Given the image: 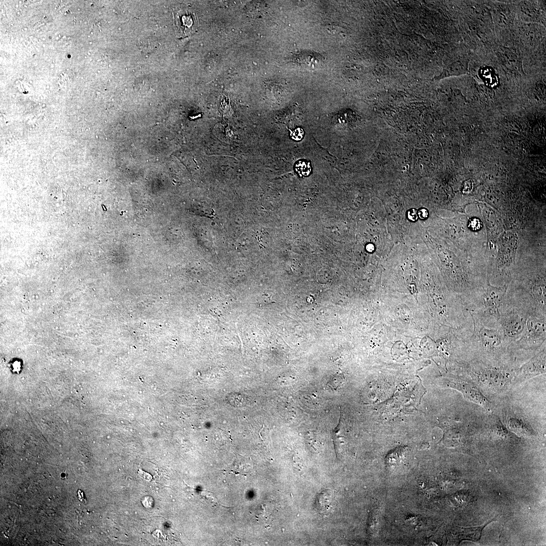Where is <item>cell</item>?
I'll list each match as a JSON object with an SVG mask.
<instances>
[{
    "label": "cell",
    "mask_w": 546,
    "mask_h": 546,
    "mask_svg": "<svg viewBox=\"0 0 546 546\" xmlns=\"http://www.w3.org/2000/svg\"><path fill=\"white\" fill-rule=\"evenodd\" d=\"M469 312L472 318L473 330L467 340V347H474L491 356L511 351L498 320L489 315Z\"/></svg>",
    "instance_id": "6da1fadb"
},
{
    "label": "cell",
    "mask_w": 546,
    "mask_h": 546,
    "mask_svg": "<svg viewBox=\"0 0 546 546\" xmlns=\"http://www.w3.org/2000/svg\"><path fill=\"white\" fill-rule=\"evenodd\" d=\"M531 315L536 316L526 303L506 292L500 309L499 322L511 350L514 343L522 336L527 319Z\"/></svg>",
    "instance_id": "7a4b0ae2"
},
{
    "label": "cell",
    "mask_w": 546,
    "mask_h": 546,
    "mask_svg": "<svg viewBox=\"0 0 546 546\" xmlns=\"http://www.w3.org/2000/svg\"><path fill=\"white\" fill-rule=\"evenodd\" d=\"M546 317L530 316L522 336L513 344V350H537L545 347Z\"/></svg>",
    "instance_id": "3957f363"
},
{
    "label": "cell",
    "mask_w": 546,
    "mask_h": 546,
    "mask_svg": "<svg viewBox=\"0 0 546 546\" xmlns=\"http://www.w3.org/2000/svg\"><path fill=\"white\" fill-rule=\"evenodd\" d=\"M508 285L494 286L489 281L484 286L479 300L471 312L489 315L499 321L500 309L507 292Z\"/></svg>",
    "instance_id": "277c9868"
},
{
    "label": "cell",
    "mask_w": 546,
    "mask_h": 546,
    "mask_svg": "<svg viewBox=\"0 0 546 546\" xmlns=\"http://www.w3.org/2000/svg\"><path fill=\"white\" fill-rule=\"evenodd\" d=\"M545 347L536 353L528 361L515 370L514 380L520 383L545 373Z\"/></svg>",
    "instance_id": "5b68a950"
},
{
    "label": "cell",
    "mask_w": 546,
    "mask_h": 546,
    "mask_svg": "<svg viewBox=\"0 0 546 546\" xmlns=\"http://www.w3.org/2000/svg\"><path fill=\"white\" fill-rule=\"evenodd\" d=\"M447 385L460 391L468 399L486 409L491 408V403L490 401L472 383L461 380H453L448 381Z\"/></svg>",
    "instance_id": "8992f818"
},
{
    "label": "cell",
    "mask_w": 546,
    "mask_h": 546,
    "mask_svg": "<svg viewBox=\"0 0 546 546\" xmlns=\"http://www.w3.org/2000/svg\"><path fill=\"white\" fill-rule=\"evenodd\" d=\"M497 56L504 68L509 73L516 75H523L522 59L516 49L506 47H500Z\"/></svg>",
    "instance_id": "52a82bcc"
},
{
    "label": "cell",
    "mask_w": 546,
    "mask_h": 546,
    "mask_svg": "<svg viewBox=\"0 0 546 546\" xmlns=\"http://www.w3.org/2000/svg\"><path fill=\"white\" fill-rule=\"evenodd\" d=\"M174 25L176 33L180 36H186L196 29L197 20L194 14L186 11H180L174 17Z\"/></svg>",
    "instance_id": "ba28073f"
},
{
    "label": "cell",
    "mask_w": 546,
    "mask_h": 546,
    "mask_svg": "<svg viewBox=\"0 0 546 546\" xmlns=\"http://www.w3.org/2000/svg\"><path fill=\"white\" fill-rule=\"evenodd\" d=\"M469 72V60L467 58L457 60L447 66L435 79H441L450 76L467 74Z\"/></svg>",
    "instance_id": "9c48e42d"
},
{
    "label": "cell",
    "mask_w": 546,
    "mask_h": 546,
    "mask_svg": "<svg viewBox=\"0 0 546 546\" xmlns=\"http://www.w3.org/2000/svg\"><path fill=\"white\" fill-rule=\"evenodd\" d=\"M332 502V496L331 492L323 491L319 494L316 500V507L318 510L324 514L328 513L331 509Z\"/></svg>",
    "instance_id": "30bf717a"
},
{
    "label": "cell",
    "mask_w": 546,
    "mask_h": 546,
    "mask_svg": "<svg viewBox=\"0 0 546 546\" xmlns=\"http://www.w3.org/2000/svg\"><path fill=\"white\" fill-rule=\"evenodd\" d=\"M295 170L300 176H307L311 171L310 163L305 160H299L295 164Z\"/></svg>",
    "instance_id": "8fae6325"
},
{
    "label": "cell",
    "mask_w": 546,
    "mask_h": 546,
    "mask_svg": "<svg viewBox=\"0 0 546 546\" xmlns=\"http://www.w3.org/2000/svg\"><path fill=\"white\" fill-rule=\"evenodd\" d=\"M509 427L513 431L520 433H526L529 428L524 422L517 419H511L508 422Z\"/></svg>",
    "instance_id": "7c38bea8"
},
{
    "label": "cell",
    "mask_w": 546,
    "mask_h": 546,
    "mask_svg": "<svg viewBox=\"0 0 546 546\" xmlns=\"http://www.w3.org/2000/svg\"><path fill=\"white\" fill-rule=\"evenodd\" d=\"M496 20L499 25L506 26L509 22V16L503 11H498L496 13Z\"/></svg>",
    "instance_id": "4fadbf2b"
},
{
    "label": "cell",
    "mask_w": 546,
    "mask_h": 546,
    "mask_svg": "<svg viewBox=\"0 0 546 546\" xmlns=\"http://www.w3.org/2000/svg\"><path fill=\"white\" fill-rule=\"evenodd\" d=\"M468 226L471 230L477 231L481 228L482 223L478 218H473L469 220Z\"/></svg>",
    "instance_id": "5bb4252c"
},
{
    "label": "cell",
    "mask_w": 546,
    "mask_h": 546,
    "mask_svg": "<svg viewBox=\"0 0 546 546\" xmlns=\"http://www.w3.org/2000/svg\"><path fill=\"white\" fill-rule=\"evenodd\" d=\"M290 135L293 140L300 141L303 137L304 131L301 128L298 127L291 131Z\"/></svg>",
    "instance_id": "9a60e30c"
},
{
    "label": "cell",
    "mask_w": 546,
    "mask_h": 546,
    "mask_svg": "<svg viewBox=\"0 0 546 546\" xmlns=\"http://www.w3.org/2000/svg\"><path fill=\"white\" fill-rule=\"evenodd\" d=\"M407 217L411 221H415L418 218L417 211L415 209H412L408 211Z\"/></svg>",
    "instance_id": "2e32d148"
},
{
    "label": "cell",
    "mask_w": 546,
    "mask_h": 546,
    "mask_svg": "<svg viewBox=\"0 0 546 546\" xmlns=\"http://www.w3.org/2000/svg\"><path fill=\"white\" fill-rule=\"evenodd\" d=\"M418 215L421 219H424L428 217V212L425 208L421 209L418 212Z\"/></svg>",
    "instance_id": "e0dca14e"
},
{
    "label": "cell",
    "mask_w": 546,
    "mask_h": 546,
    "mask_svg": "<svg viewBox=\"0 0 546 546\" xmlns=\"http://www.w3.org/2000/svg\"><path fill=\"white\" fill-rule=\"evenodd\" d=\"M366 248H367V250L368 251H370V252H371V251H373V250H374V246H373V244H368V245L367 246V247H366Z\"/></svg>",
    "instance_id": "ac0fdd59"
}]
</instances>
